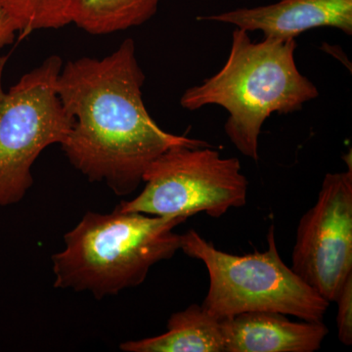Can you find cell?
<instances>
[{"instance_id": "6da1fadb", "label": "cell", "mask_w": 352, "mask_h": 352, "mask_svg": "<svg viewBox=\"0 0 352 352\" xmlns=\"http://www.w3.org/2000/svg\"><path fill=\"white\" fill-rule=\"evenodd\" d=\"M144 82L132 38L102 59L69 61L58 76V95L73 120L62 150L90 182H105L118 196L135 191L170 148L210 146L157 126L143 101Z\"/></svg>"}, {"instance_id": "7a4b0ae2", "label": "cell", "mask_w": 352, "mask_h": 352, "mask_svg": "<svg viewBox=\"0 0 352 352\" xmlns=\"http://www.w3.org/2000/svg\"><path fill=\"white\" fill-rule=\"evenodd\" d=\"M296 39L254 43L236 28L226 64L214 76L183 94L180 105L196 111L219 105L228 112L224 131L245 157L258 161V138L272 113H295L319 96L296 67Z\"/></svg>"}, {"instance_id": "3957f363", "label": "cell", "mask_w": 352, "mask_h": 352, "mask_svg": "<svg viewBox=\"0 0 352 352\" xmlns=\"http://www.w3.org/2000/svg\"><path fill=\"white\" fill-rule=\"evenodd\" d=\"M185 217L124 212H88L64 236V251L52 256L54 287L88 291L97 300L138 287L155 264L175 256Z\"/></svg>"}, {"instance_id": "277c9868", "label": "cell", "mask_w": 352, "mask_h": 352, "mask_svg": "<svg viewBox=\"0 0 352 352\" xmlns=\"http://www.w3.org/2000/svg\"><path fill=\"white\" fill-rule=\"evenodd\" d=\"M267 244L265 252L237 256L219 251L194 229L183 234L180 250L205 264L210 277L201 305L219 319L270 311L323 321L330 302L282 261L274 226L268 231Z\"/></svg>"}, {"instance_id": "5b68a950", "label": "cell", "mask_w": 352, "mask_h": 352, "mask_svg": "<svg viewBox=\"0 0 352 352\" xmlns=\"http://www.w3.org/2000/svg\"><path fill=\"white\" fill-rule=\"evenodd\" d=\"M7 59L0 56L1 207L23 200L34 183V162L48 146L61 145L73 126L57 92L61 58H46L6 92L2 78Z\"/></svg>"}, {"instance_id": "8992f818", "label": "cell", "mask_w": 352, "mask_h": 352, "mask_svg": "<svg viewBox=\"0 0 352 352\" xmlns=\"http://www.w3.org/2000/svg\"><path fill=\"white\" fill-rule=\"evenodd\" d=\"M144 189L120 204L124 212L185 217L199 212L220 217L244 207L249 182L237 157L207 147L176 146L155 160L143 175Z\"/></svg>"}, {"instance_id": "52a82bcc", "label": "cell", "mask_w": 352, "mask_h": 352, "mask_svg": "<svg viewBox=\"0 0 352 352\" xmlns=\"http://www.w3.org/2000/svg\"><path fill=\"white\" fill-rule=\"evenodd\" d=\"M291 268L336 302L352 274V166L324 177L316 203L298 223Z\"/></svg>"}, {"instance_id": "ba28073f", "label": "cell", "mask_w": 352, "mask_h": 352, "mask_svg": "<svg viewBox=\"0 0 352 352\" xmlns=\"http://www.w3.org/2000/svg\"><path fill=\"white\" fill-rule=\"evenodd\" d=\"M198 21L223 23L250 32H263L264 38L296 39L308 30L335 28L352 34V0H280L254 8L200 16Z\"/></svg>"}, {"instance_id": "9c48e42d", "label": "cell", "mask_w": 352, "mask_h": 352, "mask_svg": "<svg viewBox=\"0 0 352 352\" xmlns=\"http://www.w3.org/2000/svg\"><path fill=\"white\" fill-rule=\"evenodd\" d=\"M279 312L252 311L222 319L224 352H314L328 335L323 321L293 322Z\"/></svg>"}, {"instance_id": "30bf717a", "label": "cell", "mask_w": 352, "mask_h": 352, "mask_svg": "<svg viewBox=\"0 0 352 352\" xmlns=\"http://www.w3.org/2000/svg\"><path fill=\"white\" fill-rule=\"evenodd\" d=\"M166 333L120 344L126 352H224L222 319L203 305H192L171 315Z\"/></svg>"}, {"instance_id": "8fae6325", "label": "cell", "mask_w": 352, "mask_h": 352, "mask_svg": "<svg viewBox=\"0 0 352 352\" xmlns=\"http://www.w3.org/2000/svg\"><path fill=\"white\" fill-rule=\"evenodd\" d=\"M161 0H72L71 24L90 34L138 27L154 17Z\"/></svg>"}, {"instance_id": "7c38bea8", "label": "cell", "mask_w": 352, "mask_h": 352, "mask_svg": "<svg viewBox=\"0 0 352 352\" xmlns=\"http://www.w3.org/2000/svg\"><path fill=\"white\" fill-rule=\"evenodd\" d=\"M72 0H0V7L15 22L20 39L38 30L60 29L71 24Z\"/></svg>"}, {"instance_id": "4fadbf2b", "label": "cell", "mask_w": 352, "mask_h": 352, "mask_svg": "<svg viewBox=\"0 0 352 352\" xmlns=\"http://www.w3.org/2000/svg\"><path fill=\"white\" fill-rule=\"evenodd\" d=\"M338 303V336L346 346L352 344V274L344 282L336 302Z\"/></svg>"}, {"instance_id": "5bb4252c", "label": "cell", "mask_w": 352, "mask_h": 352, "mask_svg": "<svg viewBox=\"0 0 352 352\" xmlns=\"http://www.w3.org/2000/svg\"><path fill=\"white\" fill-rule=\"evenodd\" d=\"M18 32L15 22L0 7V50L13 43Z\"/></svg>"}]
</instances>
